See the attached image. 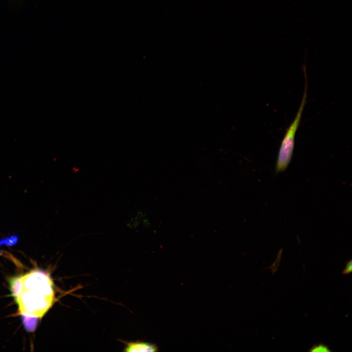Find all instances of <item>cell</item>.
I'll return each instance as SVG.
<instances>
[{"instance_id": "cell-3", "label": "cell", "mask_w": 352, "mask_h": 352, "mask_svg": "<svg viewBox=\"0 0 352 352\" xmlns=\"http://www.w3.org/2000/svg\"><path fill=\"white\" fill-rule=\"evenodd\" d=\"M123 351L129 352H157L158 348L154 344L137 341L127 343Z\"/></svg>"}, {"instance_id": "cell-7", "label": "cell", "mask_w": 352, "mask_h": 352, "mask_svg": "<svg viewBox=\"0 0 352 352\" xmlns=\"http://www.w3.org/2000/svg\"><path fill=\"white\" fill-rule=\"evenodd\" d=\"M352 271V261L350 260L346 263L345 268L342 271V274L344 275L349 274Z\"/></svg>"}, {"instance_id": "cell-6", "label": "cell", "mask_w": 352, "mask_h": 352, "mask_svg": "<svg viewBox=\"0 0 352 352\" xmlns=\"http://www.w3.org/2000/svg\"><path fill=\"white\" fill-rule=\"evenodd\" d=\"M309 351L313 352H331L328 346L321 343H319L318 345H314L310 350H309Z\"/></svg>"}, {"instance_id": "cell-4", "label": "cell", "mask_w": 352, "mask_h": 352, "mask_svg": "<svg viewBox=\"0 0 352 352\" xmlns=\"http://www.w3.org/2000/svg\"><path fill=\"white\" fill-rule=\"evenodd\" d=\"M21 318L24 329L28 332L34 331L38 323V317L21 314Z\"/></svg>"}, {"instance_id": "cell-1", "label": "cell", "mask_w": 352, "mask_h": 352, "mask_svg": "<svg viewBox=\"0 0 352 352\" xmlns=\"http://www.w3.org/2000/svg\"><path fill=\"white\" fill-rule=\"evenodd\" d=\"M21 289L14 298L20 314L42 317L55 301L54 285L49 275L35 269L21 276Z\"/></svg>"}, {"instance_id": "cell-5", "label": "cell", "mask_w": 352, "mask_h": 352, "mask_svg": "<svg viewBox=\"0 0 352 352\" xmlns=\"http://www.w3.org/2000/svg\"><path fill=\"white\" fill-rule=\"evenodd\" d=\"M18 241V237L16 235H14L10 237H7L4 239L0 240V246L4 244L7 246H13L15 245Z\"/></svg>"}, {"instance_id": "cell-2", "label": "cell", "mask_w": 352, "mask_h": 352, "mask_svg": "<svg viewBox=\"0 0 352 352\" xmlns=\"http://www.w3.org/2000/svg\"><path fill=\"white\" fill-rule=\"evenodd\" d=\"M306 83L303 98L297 114L291 124L286 129L282 140L276 163L277 173L284 171L290 163L294 151L295 136L299 126L307 96V79L305 67L303 68Z\"/></svg>"}]
</instances>
